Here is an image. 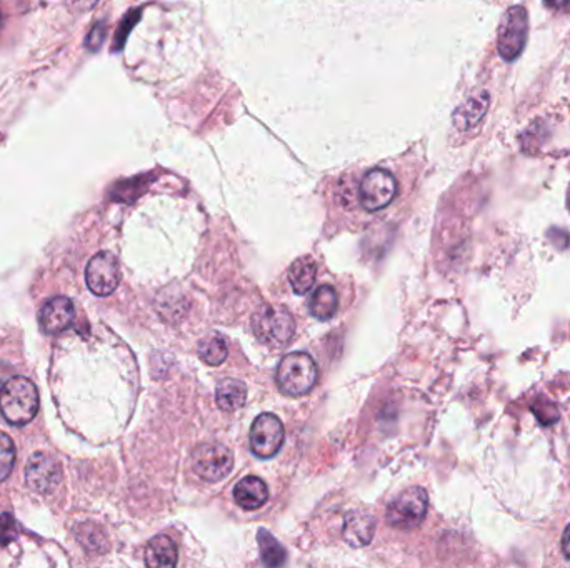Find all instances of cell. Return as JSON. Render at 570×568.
Returning <instances> with one entry per match:
<instances>
[{"label":"cell","mask_w":570,"mask_h":568,"mask_svg":"<svg viewBox=\"0 0 570 568\" xmlns=\"http://www.w3.org/2000/svg\"><path fill=\"white\" fill-rule=\"evenodd\" d=\"M39 412V392L26 377L9 378L0 390V413L11 426H27Z\"/></svg>","instance_id":"obj_1"},{"label":"cell","mask_w":570,"mask_h":568,"mask_svg":"<svg viewBox=\"0 0 570 568\" xmlns=\"http://www.w3.org/2000/svg\"><path fill=\"white\" fill-rule=\"evenodd\" d=\"M317 377L319 369L311 355L307 352H292L287 353L279 363L275 380L282 394L300 397L315 387Z\"/></svg>","instance_id":"obj_2"},{"label":"cell","mask_w":570,"mask_h":568,"mask_svg":"<svg viewBox=\"0 0 570 568\" xmlns=\"http://www.w3.org/2000/svg\"><path fill=\"white\" fill-rule=\"evenodd\" d=\"M252 330L262 344L281 349L296 334V321L284 307L264 305L252 317Z\"/></svg>","instance_id":"obj_3"},{"label":"cell","mask_w":570,"mask_h":568,"mask_svg":"<svg viewBox=\"0 0 570 568\" xmlns=\"http://www.w3.org/2000/svg\"><path fill=\"white\" fill-rule=\"evenodd\" d=\"M428 507V491L422 487L407 489L387 505V522L395 529H415L424 522Z\"/></svg>","instance_id":"obj_4"},{"label":"cell","mask_w":570,"mask_h":568,"mask_svg":"<svg viewBox=\"0 0 570 568\" xmlns=\"http://www.w3.org/2000/svg\"><path fill=\"white\" fill-rule=\"evenodd\" d=\"M529 36V13L522 5L510 7L499 27V40H497V49L501 57L512 62L524 51L525 42Z\"/></svg>","instance_id":"obj_5"},{"label":"cell","mask_w":570,"mask_h":568,"mask_svg":"<svg viewBox=\"0 0 570 568\" xmlns=\"http://www.w3.org/2000/svg\"><path fill=\"white\" fill-rule=\"evenodd\" d=\"M232 467V452L222 443H202L192 452L195 475L206 482H219L227 477Z\"/></svg>","instance_id":"obj_6"},{"label":"cell","mask_w":570,"mask_h":568,"mask_svg":"<svg viewBox=\"0 0 570 568\" xmlns=\"http://www.w3.org/2000/svg\"><path fill=\"white\" fill-rule=\"evenodd\" d=\"M285 430L281 418L273 413L259 415L250 428V449L259 458H273L282 449Z\"/></svg>","instance_id":"obj_7"},{"label":"cell","mask_w":570,"mask_h":568,"mask_svg":"<svg viewBox=\"0 0 570 568\" xmlns=\"http://www.w3.org/2000/svg\"><path fill=\"white\" fill-rule=\"evenodd\" d=\"M397 194L395 177L386 168H374L365 174L361 183V202L369 212L389 206Z\"/></svg>","instance_id":"obj_8"},{"label":"cell","mask_w":570,"mask_h":568,"mask_svg":"<svg viewBox=\"0 0 570 568\" xmlns=\"http://www.w3.org/2000/svg\"><path fill=\"white\" fill-rule=\"evenodd\" d=\"M86 282L97 297L110 296L120 282V269L116 256L110 252H99L94 256L86 269Z\"/></svg>","instance_id":"obj_9"},{"label":"cell","mask_w":570,"mask_h":568,"mask_svg":"<svg viewBox=\"0 0 570 568\" xmlns=\"http://www.w3.org/2000/svg\"><path fill=\"white\" fill-rule=\"evenodd\" d=\"M61 465L51 455L36 452L28 458L26 468V483L28 489L37 493H51L61 483Z\"/></svg>","instance_id":"obj_10"},{"label":"cell","mask_w":570,"mask_h":568,"mask_svg":"<svg viewBox=\"0 0 570 568\" xmlns=\"http://www.w3.org/2000/svg\"><path fill=\"white\" fill-rule=\"evenodd\" d=\"M76 319V309L70 298H51L40 310L39 322L45 334H61L67 330Z\"/></svg>","instance_id":"obj_11"},{"label":"cell","mask_w":570,"mask_h":568,"mask_svg":"<svg viewBox=\"0 0 570 568\" xmlns=\"http://www.w3.org/2000/svg\"><path fill=\"white\" fill-rule=\"evenodd\" d=\"M376 533V518L365 512H350L344 522V540L350 547L369 545Z\"/></svg>","instance_id":"obj_12"},{"label":"cell","mask_w":570,"mask_h":568,"mask_svg":"<svg viewBox=\"0 0 570 568\" xmlns=\"http://www.w3.org/2000/svg\"><path fill=\"white\" fill-rule=\"evenodd\" d=\"M233 499L244 510H257L267 502L269 489L262 478L250 475L235 485Z\"/></svg>","instance_id":"obj_13"},{"label":"cell","mask_w":570,"mask_h":568,"mask_svg":"<svg viewBox=\"0 0 570 568\" xmlns=\"http://www.w3.org/2000/svg\"><path fill=\"white\" fill-rule=\"evenodd\" d=\"M145 565L152 568L175 567L177 547L167 535H157L145 548Z\"/></svg>","instance_id":"obj_14"},{"label":"cell","mask_w":570,"mask_h":568,"mask_svg":"<svg viewBox=\"0 0 570 568\" xmlns=\"http://www.w3.org/2000/svg\"><path fill=\"white\" fill-rule=\"evenodd\" d=\"M317 279V264L312 257H300L289 269V282L297 296L311 290Z\"/></svg>","instance_id":"obj_15"},{"label":"cell","mask_w":570,"mask_h":568,"mask_svg":"<svg viewBox=\"0 0 570 568\" xmlns=\"http://www.w3.org/2000/svg\"><path fill=\"white\" fill-rule=\"evenodd\" d=\"M247 401V387L235 378H225L217 385L216 402L224 412L239 410Z\"/></svg>","instance_id":"obj_16"},{"label":"cell","mask_w":570,"mask_h":568,"mask_svg":"<svg viewBox=\"0 0 570 568\" xmlns=\"http://www.w3.org/2000/svg\"><path fill=\"white\" fill-rule=\"evenodd\" d=\"M309 310L312 315L319 321H329L336 315L338 309V296L334 287L330 285H321L314 290L312 298L309 300Z\"/></svg>","instance_id":"obj_17"},{"label":"cell","mask_w":570,"mask_h":568,"mask_svg":"<svg viewBox=\"0 0 570 568\" xmlns=\"http://www.w3.org/2000/svg\"><path fill=\"white\" fill-rule=\"evenodd\" d=\"M257 542H259L260 556L262 562L269 567H281L285 564V550L271 531L260 529L257 533Z\"/></svg>","instance_id":"obj_18"},{"label":"cell","mask_w":570,"mask_h":568,"mask_svg":"<svg viewBox=\"0 0 570 568\" xmlns=\"http://www.w3.org/2000/svg\"><path fill=\"white\" fill-rule=\"evenodd\" d=\"M487 105H489L487 93H482V95L476 97V99H470L464 107H460V109L455 112V124H457L459 127H462V129L470 127L472 124L479 122L480 117L484 116V112H485V109H487Z\"/></svg>","instance_id":"obj_19"},{"label":"cell","mask_w":570,"mask_h":568,"mask_svg":"<svg viewBox=\"0 0 570 568\" xmlns=\"http://www.w3.org/2000/svg\"><path fill=\"white\" fill-rule=\"evenodd\" d=\"M227 353H229L227 344L219 336L208 337L199 345L200 359L212 367H217V365L224 363L227 359Z\"/></svg>","instance_id":"obj_20"},{"label":"cell","mask_w":570,"mask_h":568,"mask_svg":"<svg viewBox=\"0 0 570 568\" xmlns=\"http://www.w3.org/2000/svg\"><path fill=\"white\" fill-rule=\"evenodd\" d=\"M15 457L17 453H15L12 439L7 434L0 432V482H4L12 474Z\"/></svg>","instance_id":"obj_21"},{"label":"cell","mask_w":570,"mask_h":568,"mask_svg":"<svg viewBox=\"0 0 570 568\" xmlns=\"http://www.w3.org/2000/svg\"><path fill=\"white\" fill-rule=\"evenodd\" d=\"M19 533V527H17V522L11 514H2L0 515V545H9V543L15 540Z\"/></svg>","instance_id":"obj_22"},{"label":"cell","mask_w":570,"mask_h":568,"mask_svg":"<svg viewBox=\"0 0 570 568\" xmlns=\"http://www.w3.org/2000/svg\"><path fill=\"white\" fill-rule=\"evenodd\" d=\"M104 39L105 26L102 22H99L97 26L92 27L91 34L87 36V40H86V45H87V49H91V51H97V49L102 45Z\"/></svg>","instance_id":"obj_23"},{"label":"cell","mask_w":570,"mask_h":568,"mask_svg":"<svg viewBox=\"0 0 570 568\" xmlns=\"http://www.w3.org/2000/svg\"><path fill=\"white\" fill-rule=\"evenodd\" d=\"M135 20H137V12L129 13V17L124 20V24H122L120 30H118V34H117V49H120V47L124 45V42H126V36L129 34L130 27L134 26V22H135Z\"/></svg>","instance_id":"obj_24"},{"label":"cell","mask_w":570,"mask_h":568,"mask_svg":"<svg viewBox=\"0 0 570 568\" xmlns=\"http://www.w3.org/2000/svg\"><path fill=\"white\" fill-rule=\"evenodd\" d=\"M99 0H65L67 7L74 12H87L97 5Z\"/></svg>","instance_id":"obj_25"},{"label":"cell","mask_w":570,"mask_h":568,"mask_svg":"<svg viewBox=\"0 0 570 568\" xmlns=\"http://www.w3.org/2000/svg\"><path fill=\"white\" fill-rule=\"evenodd\" d=\"M562 552L567 560H570V523L567 525V529L564 531V537H562Z\"/></svg>","instance_id":"obj_26"},{"label":"cell","mask_w":570,"mask_h":568,"mask_svg":"<svg viewBox=\"0 0 570 568\" xmlns=\"http://www.w3.org/2000/svg\"><path fill=\"white\" fill-rule=\"evenodd\" d=\"M545 5L550 9H566L570 5V0H544Z\"/></svg>","instance_id":"obj_27"},{"label":"cell","mask_w":570,"mask_h":568,"mask_svg":"<svg viewBox=\"0 0 570 568\" xmlns=\"http://www.w3.org/2000/svg\"><path fill=\"white\" fill-rule=\"evenodd\" d=\"M2 24H4V15H2V11H0V28H2Z\"/></svg>","instance_id":"obj_28"},{"label":"cell","mask_w":570,"mask_h":568,"mask_svg":"<svg viewBox=\"0 0 570 568\" xmlns=\"http://www.w3.org/2000/svg\"><path fill=\"white\" fill-rule=\"evenodd\" d=\"M569 207H570V194H569Z\"/></svg>","instance_id":"obj_29"}]
</instances>
